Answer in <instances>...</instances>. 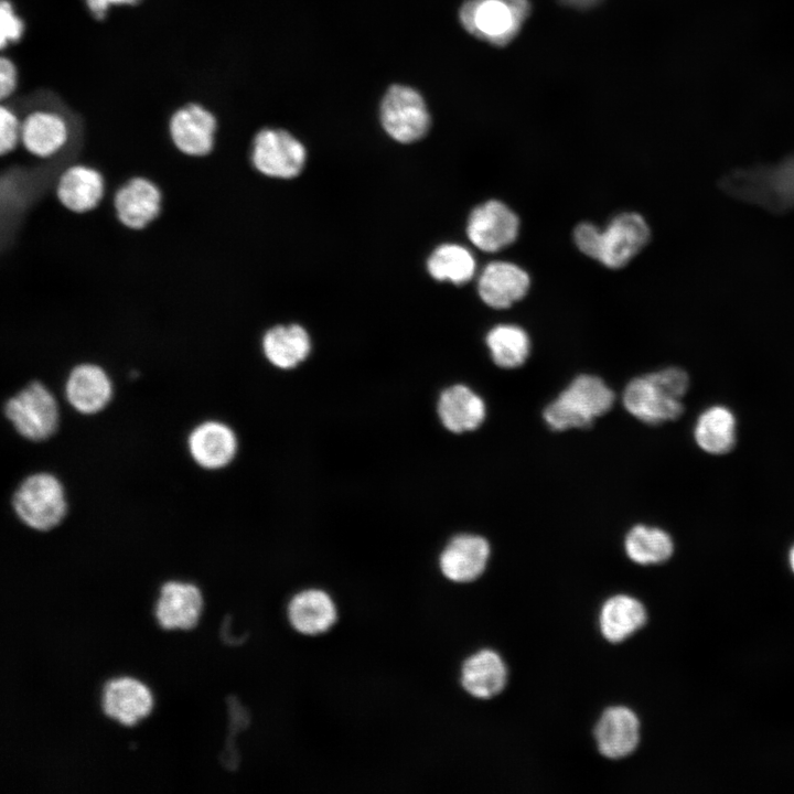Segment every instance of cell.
I'll use <instances>...</instances> for the list:
<instances>
[{"mask_svg": "<svg viewBox=\"0 0 794 794\" xmlns=\"http://www.w3.org/2000/svg\"><path fill=\"white\" fill-rule=\"evenodd\" d=\"M688 387L689 377L684 369L666 367L631 379L623 390L622 403L640 421L659 425L682 416L680 399Z\"/></svg>", "mask_w": 794, "mask_h": 794, "instance_id": "6da1fadb", "label": "cell"}, {"mask_svg": "<svg viewBox=\"0 0 794 794\" xmlns=\"http://www.w3.org/2000/svg\"><path fill=\"white\" fill-rule=\"evenodd\" d=\"M615 395L602 378L580 374L543 411L554 431L587 429L613 406Z\"/></svg>", "mask_w": 794, "mask_h": 794, "instance_id": "7a4b0ae2", "label": "cell"}, {"mask_svg": "<svg viewBox=\"0 0 794 794\" xmlns=\"http://www.w3.org/2000/svg\"><path fill=\"white\" fill-rule=\"evenodd\" d=\"M529 12L528 0H466L459 20L471 35L504 46L516 37Z\"/></svg>", "mask_w": 794, "mask_h": 794, "instance_id": "3957f363", "label": "cell"}, {"mask_svg": "<svg viewBox=\"0 0 794 794\" xmlns=\"http://www.w3.org/2000/svg\"><path fill=\"white\" fill-rule=\"evenodd\" d=\"M12 507L26 526L36 530L52 529L66 513L63 486L53 474H32L13 493Z\"/></svg>", "mask_w": 794, "mask_h": 794, "instance_id": "277c9868", "label": "cell"}, {"mask_svg": "<svg viewBox=\"0 0 794 794\" xmlns=\"http://www.w3.org/2000/svg\"><path fill=\"white\" fill-rule=\"evenodd\" d=\"M379 117L386 133L401 143L421 139L431 124L430 114L420 93L400 84L391 85L386 90L380 103Z\"/></svg>", "mask_w": 794, "mask_h": 794, "instance_id": "5b68a950", "label": "cell"}, {"mask_svg": "<svg viewBox=\"0 0 794 794\" xmlns=\"http://www.w3.org/2000/svg\"><path fill=\"white\" fill-rule=\"evenodd\" d=\"M4 415L25 439L41 441L53 434L58 422L57 404L50 390L32 382L8 399Z\"/></svg>", "mask_w": 794, "mask_h": 794, "instance_id": "8992f818", "label": "cell"}, {"mask_svg": "<svg viewBox=\"0 0 794 794\" xmlns=\"http://www.w3.org/2000/svg\"><path fill=\"white\" fill-rule=\"evenodd\" d=\"M250 160L254 168L264 175L291 179L302 171L307 151L302 142L290 132L264 128L253 140Z\"/></svg>", "mask_w": 794, "mask_h": 794, "instance_id": "52a82bcc", "label": "cell"}, {"mask_svg": "<svg viewBox=\"0 0 794 794\" xmlns=\"http://www.w3.org/2000/svg\"><path fill=\"white\" fill-rule=\"evenodd\" d=\"M650 227L635 212L613 217L601 229L597 261L610 269L625 267L648 243Z\"/></svg>", "mask_w": 794, "mask_h": 794, "instance_id": "ba28073f", "label": "cell"}, {"mask_svg": "<svg viewBox=\"0 0 794 794\" xmlns=\"http://www.w3.org/2000/svg\"><path fill=\"white\" fill-rule=\"evenodd\" d=\"M168 130L179 152L190 158H203L214 149L217 119L204 105L192 101L172 112Z\"/></svg>", "mask_w": 794, "mask_h": 794, "instance_id": "9c48e42d", "label": "cell"}, {"mask_svg": "<svg viewBox=\"0 0 794 794\" xmlns=\"http://www.w3.org/2000/svg\"><path fill=\"white\" fill-rule=\"evenodd\" d=\"M519 233V218L505 203L490 200L469 215L466 235L480 250L495 253L512 245Z\"/></svg>", "mask_w": 794, "mask_h": 794, "instance_id": "30bf717a", "label": "cell"}, {"mask_svg": "<svg viewBox=\"0 0 794 794\" xmlns=\"http://www.w3.org/2000/svg\"><path fill=\"white\" fill-rule=\"evenodd\" d=\"M163 196L151 179L129 178L115 192L114 210L117 221L127 229L142 230L159 218Z\"/></svg>", "mask_w": 794, "mask_h": 794, "instance_id": "8fae6325", "label": "cell"}, {"mask_svg": "<svg viewBox=\"0 0 794 794\" xmlns=\"http://www.w3.org/2000/svg\"><path fill=\"white\" fill-rule=\"evenodd\" d=\"M69 137V124L57 110L34 108L22 118L21 144L37 159H50L60 153Z\"/></svg>", "mask_w": 794, "mask_h": 794, "instance_id": "7c38bea8", "label": "cell"}, {"mask_svg": "<svg viewBox=\"0 0 794 794\" xmlns=\"http://www.w3.org/2000/svg\"><path fill=\"white\" fill-rule=\"evenodd\" d=\"M490 554L491 547L484 537L476 534H459L442 549L439 568L450 581L471 582L485 571Z\"/></svg>", "mask_w": 794, "mask_h": 794, "instance_id": "4fadbf2b", "label": "cell"}, {"mask_svg": "<svg viewBox=\"0 0 794 794\" xmlns=\"http://www.w3.org/2000/svg\"><path fill=\"white\" fill-rule=\"evenodd\" d=\"M106 191L103 173L88 164L66 168L57 179L55 193L60 204L74 214H87L97 208Z\"/></svg>", "mask_w": 794, "mask_h": 794, "instance_id": "5bb4252c", "label": "cell"}, {"mask_svg": "<svg viewBox=\"0 0 794 794\" xmlns=\"http://www.w3.org/2000/svg\"><path fill=\"white\" fill-rule=\"evenodd\" d=\"M530 278L521 266L504 260L490 262L478 279V293L492 309H506L528 292Z\"/></svg>", "mask_w": 794, "mask_h": 794, "instance_id": "9a60e30c", "label": "cell"}, {"mask_svg": "<svg viewBox=\"0 0 794 794\" xmlns=\"http://www.w3.org/2000/svg\"><path fill=\"white\" fill-rule=\"evenodd\" d=\"M599 752L608 759L630 755L640 742V721L627 707L613 706L603 711L594 727Z\"/></svg>", "mask_w": 794, "mask_h": 794, "instance_id": "2e32d148", "label": "cell"}, {"mask_svg": "<svg viewBox=\"0 0 794 794\" xmlns=\"http://www.w3.org/2000/svg\"><path fill=\"white\" fill-rule=\"evenodd\" d=\"M287 619L293 630L302 635L326 633L337 620L333 598L318 588L304 589L291 597L287 604Z\"/></svg>", "mask_w": 794, "mask_h": 794, "instance_id": "e0dca14e", "label": "cell"}, {"mask_svg": "<svg viewBox=\"0 0 794 794\" xmlns=\"http://www.w3.org/2000/svg\"><path fill=\"white\" fill-rule=\"evenodd\" d=\"M437 414L447 430L463 433L476 430L484 422L486 406L470 387L455 384L441 391Z\"/></svg>", "mask_w": 794, "mask_h": 794, "instance_id": "ac0fdd59", "label": "cell"}, {"mask_svg": "<svg viewBox=\"0 0 794 794\" xmlns=\"http://www.w3.org/2000/svg\"><path fill=\"white\" fill-rule=\"evenodd\" d=\"M152 707L149 689L139 680L120 677L108 680L101 695L104 712L125 726H132L146 717Z\"/></svg>", "mask_w": 794, "mask_h": 794, "instance_id": "d6986e66", "label": "cell"}, {"mask_svg": "<svg viewBox=\"0 0 794 794\" xmlns=\"http://www.w3.org/2000/svg\"><path fill=\"white\" fill-rule=\"evenodd\" d=\"M193 460L202 468L214 470L226 466L237 451L234 431L219 421H205L196 426L187 439Z\"/></svg>", "mask_w": 794, "mask_h": 794, "instance_id": "ffe728a7", "label": "cell"}, {"mask_svg": "<svg viewBox=\"0 0 794 794\" xmlns=\"http://www.w3.org/2000/svg\"><path fill=\"white\" fill-rule=\"evenodd\" d=\"M202 596L192 583L169 581L162 584L155 618L164 630H190L200 616Z\"/></svg>", "mask_w": 794, "mask_h": 794, "instance_id": "44dd1931", "label": "cell"}, {"mask_svg": "<svg viewBox=\"0 0 794 794\" xmlns=\"http://www.w3.org/2000/svg\"><path fill=\"white\" fill-rule=\"evenodd\" d=\"M112 387L106 372L96 364L76 365L65 384L68 403L82 414H96L110 400Z\"/></svg>", "mask_w": 794, "mask_h": 794, "instance_id": "7402d4cb", "label": "cell"}, {"mask_svg": "<svg viewBox=\"0 0 794 794\" xmlns=\"http://www.w3.org/2000/svg\"><path fill=\"white\" fill-rule=\"evenodd\" d=\"M460 683L471 696L489 699L498 695L507 683V668L498 653L481 650L461 666Z\"/></svg>", "mask_w": 794, "mask_h": 794, "instance_id": "603a6c76", "label": "cell"}, {"mask_svg": "<svg viewBox=\"0 0 794 794\" xmlns=\"http://www.w3.org/2000/svg\"><path fill=\"white\" fill-rule=\"evenodd\" d=\"M262 352L273 366L290 369L302 363L311 351L310 335L299 324L269 329L261 342Z\"/></svg>", "mask_w": 794, "mask_h": 794, "instance_id": "cb8c5ba5", "label": "cell"}, {"mask_svg": "<svg viewBox=\"0 0 794 794\" xmlns=\"http://www.w3.org/2000/svg\"><path fill=\"white\" fill-rule=\"evenodd\" d=\"M646 620L645 607L637 599L616 594L602 604L599 625L607 641L620 643L643 627Z\"/></svg>", "mask_w": 794, "mask_h": 794, "instance_id": "d4e9b609", "label": "cell"}, {"mask_svg": "<svg viewBox=\"0 0 794 794\" xmlns=\"http://www.w3.org/2000/svg\"><path fill=\"white\" fill-rule=\"evenodd\" d=\"M694 437L697 446L707 453L722 455L736 443V419L725 406H711L697 419Z\"/></svg>", "mask_w": 794, "mask_h": 794, "instance_id": "484cf974", "label": "cell"}, {"mask_svg": "<svg viewBox=\"0 0 794 794\" xmlns=\"http://www.w3.org/2000/svg\"><path fill=\"white\" fill-rule=\"evenodd\" d=\"M485 343L493 363L501 368H517L530 354V339L527 332L515 324L493 326L486 333Z\"/></svg>", "mask_w": 794, "mask_h": 794, "instance_id": "4316f807", "label": "cell"}, {"mask_svg": "<svg viewBox=\"0 0 794 794\" xmlns=\"http://www.w3.org/2000/svg\"><path fill=\"white\" fill-rule=\"evenodd\" d=\"M472 253L462 245L447 243L438 246L427 260V270L437 281L454 285L469 282L475 275Z\"/></svg>", "mask_w": 794, "mask_h": 794, "instance_id": "83f0119b", "label": "cell"}, {"mask_svg": "<svg viewBox=\"0 0 794 794\" xmlns=\"http://www.w3.org/2000/svg\"><path fill=\"white\" fill-rule=\"evenodd\" d=\"M624 549L633 562L646 566L668 560L673 555L674 544L665 530L639 524L627 532Z\"/></svg>", "mask_w": 794, "mask_h": 794, "instance_id": "f1b7e54d", "label": "cell"}, {"mask_svg": "<svg viewBox=\"0 0 794 794\" xmlns=\"http://www.w3.org/2000/svg\"><path fill=\"white\" fill-rule=\"evenodd\" d=\"M25 23L17 13L11 0L0 2V47L18 43L24 35Z\"/></svg>", "mask_w": 794, "mask_h": 794, "instance_id": "f546056e", "label": "cell"}, {"mask_svg": "<svg viewBox=\"0 0 794 794\" xmlns=\"http://www.w3.org/2000/svg\"><path fill=\"white\" fill-rule=\"evenodd\" d=\"M22 118L4 104L0 107V153L7 155L21 143Z\"/></svg>", "mask_w": 794, "mask_h": 794, "instance_id": "4dcf8cb0", "label": "cell"}, {"mask_svg": "<svg viewBox=\"0 0 794 794\" xmlns=\"http://www.w3.org/2000/svg\"><path fill=\"white\" fill-rule=\"evenodd\" d=\"M601 228L592 223L583 222L573 230V242L577 248L586 256L597 259Z\"/></svg>", "mask_w": 794, "mask_h": 794, "instance_id": "1f68e13d", "label": "cell"}, {"mask_svg": "<svg viewBox=\"0 0 794 794\" xmlns=\"http://www.w3.org/2000/svg\"><path fill=\"white\" fill-rule=\"evenodd\" d=\"M19 72L15 63L7 55L0 58V98L2 101L10 98L17 90Z\"/></svg>", "mask_w": 794, "mask_h": 794, "instance_id": "d6a6232c", "label": "cell"}, {"mask_svg": "<svg viewBox=\"0 0 794 794\" xmlns=\"http://www.w3.org/2000/svg\"><path fill=\"white\" fill-rule=\"evenodd\" d=\"M89 14L97 21L105 20L112 7H136L142 0H83Z\"/></svg>", "mask_w": 794, "mask_h": 794, "instance_id": "836d02e7", "label": "cell"}, {"mask_svg": "<svg viewBox=\"0 0 794 794\" xmlns=\"http://www.w3.org/2000/svg\"><path fill=\"white\" fill-rule=\"evenodd\" d=\"M566 6L576 9H590L597 6L601 0H561Z\"/></svg>", "mask_w": 794, "mask_h": 794, "instance_id": "e575fe53", "label": "cell"}, {"mask_svg": "<svg viewBox=\"0 0 794 794\" xmlns=\"http://www.w3.org/2000/svg\"><path fill=\"white\" fill-rule=\"evenodd\" d=\"M788 560H790V566L794 572V546L792 547V549L790 551Z\"/></svg>", "mask_w": 794, "mask_h": 794, "instance_id": "d590c367", "label": "cell"}]
</instances>
